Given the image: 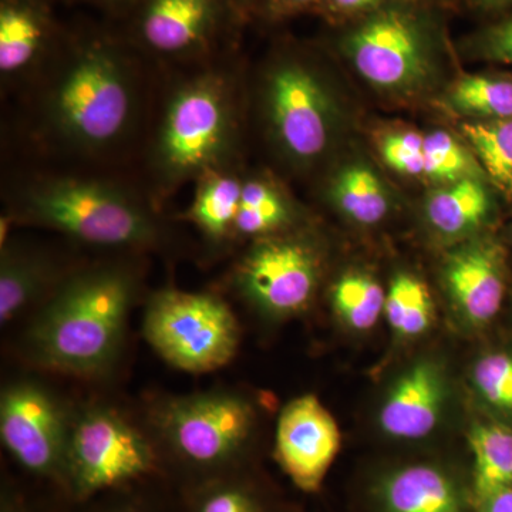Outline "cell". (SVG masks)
Masks as SVG:
<instances>
[{"label": "cell", "instance_id": "obj_1", "mask_svg": "<svg viewBox=\"0 0 512 512\" xmlns=\"http://www.w3.org/2000/svg\"><path fill=\"white\" fill-rule=\"evenodd\" d=\"M137 289L136 275L124 265L67 274L29 323L23 356L50 372L83 377L106 372L123 345Z\"/></svg>", "mask_w": 512, "mask_h": 512}, {"label": "cell", "instance_id": "obj_2", "mask_svg": "<svg viewBox=\"0 0 512 512\" xmlns=\"http://www.w3.org/2000/svg\"><path fill=\"white\" fill-rule=\"evenodd\" d=\"M136 82L126 55L104 36L77 40L45 100L47 126L63 143L99 153L119 143L134 119Z\"/></svg>", "mask_w": 512, "mask_h": 512}, {"label": "cell", "instance_id": "obj_3", "mask_svg": "<svg viewBox=\"0 0 512 512\" xmlns=\"http://www.w3.org/2000/svg\"><path fill=\"white\" fill-rule=\"evenodd\" d=\"M13 218L100 247L144 249L163 238L160 222L143 202L116 185L86 178L30 184Z\"/></svg>", "mask_w": 512, "mask_h": 512}, {"label": "cell", "instance_id": "obj_4", "mask_svg": "<svg viewBox=\"0 0 512 512\" xmlns=\"http://www.w3.org/2000/svg\"><path fill=\"white\" fill-rule=\"evenodd\" d=\"M157 448L187 487L237 473L255 427V410L245 397L227 390L164 397L151 409Z\"/></svg>", "mask_w": 512, "mask_h": 512}, {"label": "cell", "instance_id": "obj_5", "mask_svg": "<svg viewBox=\"0 0 512 512\" xmlns=\"http://www.w3.org/2000/svg\"><path fill=\"white\" fill-rule=\"evenodd\" d=\"M234 133V103L224 74L201 73L178 86L154 146V167L163 184L175 187L220 170Z\"/></svg>", "mask_w": 512, "mask_h": 512}, {"label": "cell", "instance_id": "obj_6", "mask_svg": "<svg viewBox=\"0 0 512 512\" xmlns=\"http://www.w3.org/2000/svg\"><path fill=\"white\" fill-rule=\"evenodd\" d=\"M434 20L409 0H390L345 30L340 50L370 86L392 94L419 90L433 72Z\"/></svg>", "mask_w": 512, "mask_h": 512}, {"label": "cell", "instance_id": "obj_7", "mask_svg": "<svg viewBox=\"0 0 512 512\" xmlns=\"http://www.w3.org/2000/svg\"><path fill=\"white\" fill-rule=\"evenodd\" d=\"M160 466L154 441L116 410L89 406L73 414L62 488L76 503L130 487Z\"/></svg>", "mask_w": 512, "mask_h": 512}, {"label": "cell", "instance_id": "obj_8", "mask_svg": "<svg viewBox=\"0 0 512 512\" xmlns=\"http://www.w3.org/2000/svg\"><path fill=\"white\" fill-rule=\"evenodd\" d=\"M143 335L165 362L188 373L221 369L239 345L237 316L224 299L180 289H163L151 296Z\"/></svg>", "mask_w": 512, "mask_h": 512}, {"label": "cell", "instance_id": "obj_9", "mask_svg": "<svg viewBox=\"0 0 512 512\" xmlns=\"http://www.w3.org/2000/svg\"><path fill=\"white\" fill-rule=\"evenodd\" d=\"M269 133L289 161L309 165L328 151L338 109L311 64L285 57L272 64L264 83Z\"/></svg>", "mask_w": 512, "mask_h": 512}, {"label": "cell", "instance_id": "obj_10", "mask_svg": "<svg viewBox=\"0 0 512 512\" xmlns=\"http://www.w3.org/2000/svg\"><path fill=\"white\" fill-rule=\"evenodd\" d=\"M73 414L35 380H16L0 396V437L23 470L63 487Z\"/></svg>", "mask_w": 512, "mask_h": 512}, {"label": "cell", "instance_id": "obj_11", "mask_svg": "<svg viewBox=\"0 0 512 512\" xmlns=\"http://www.w3.org/2000/svg\"><path fill=\"white\" fill-rule=\"evenodd\" d=\"M319 281L318 251L299 237L259 238L235 271V284L242 295L272 318L305 311Z\"/></svg>", "mask_w": 512, "mask_h": 512}, {"label": "cell", "instance_id": "obj_12", "mask_svg": "<svg viewBox=\"0 0 512 512\" xmlns=\"http://www.w3.org/2000/svg\"><path fill=\"white\" fill-rule=\"evenodd\" d=\"M235 10L234 0H141L133 33L153 55L185 59L205 52Z\"/></svg>", "mask_w": 512, "mask_h": 512}, {"label": "cell", "instance_id": "obj_13", "mask_svg": "<svg viewBox=\"0 0 512 512\" xmlns=\"http://www.w3.org/2000/svg\"><path fill=\"white\" fill-rule=\"evenodd\" d=\"M340 431L313 394L286 404L276 429L275 454L296 487L315 493L338 456Z\"/></svg>", "mask_w": 512, "mask_h": 512}, {"label": "cell", "instance_id": "obj_14", "mask_svg": "<svg viewBox=\"0 0 512 512\" xmlns=\"http://www.w3.org/2000/svg\"><path fill=\"white\" fill-rule=\"evenodd\" d=\"M503 249L491 241L468 242L444 264L451 301L470 325L484 326L500 312L505 292Z\"/></svg>", "mask_w": 512, "mask_h": 512}, {"label": "cell", "instance_id": "obj_15", "mask_svg": "<svg viewBox=\"0 0 512 512\" xmlns=\"http://www.w3.org/2000/svg\"><path fill=\"white\" fill-rule=\"evenodd\" d=\"M443 403L440 370L430 362L417 363L394 384L380 410V426L394 439H423L439 423Z\"/></svg>", "mask_w": 512, "mask_h": 512}, {"label": "cell", "instance_id": "obj_16", "mask_svg": "<svg viewBox=\"0 0 512 512\" xmlns=\"http://www.w3.org/2000/svg\"><path fill=\"white\" fill-rule=\"evenodd\" d=\"M46 0H0V73L12 80L42 62L55 39Z\"/></svg>", "mask_w": 512, "mask_h": 512}, {"label": "cell", "instance_id": "obj_17", "mask_svg": "<svg viewBox=\"0 0 512 512\" xmlns=\"http://www.w3.org/2000/svg\"><path fill=\"white\" fill-rule=\"evenodd\" d=\"M67 274L49 255L6 239L0 252V323L18 318L32 306L42 305Z\"/></svg>", "mask_w": 512, "mask_h": 512}, {"label": "cell", "instance_id": "obj_18", "mask_svg": "<svg viewBox=\"0 0 512 512\" xmlns=\"http://www.w3.org/2000/svg\"><path fill=\"white\" fill-rule=\"evenodd\" d=\"M389 512H464L453 481L430 466L403 468L383 488Z\"/></svg>", "mask_w": 512, "mask_h": 512}, {"label": "cell", "instance_id": "obj_19", "mask_svg": "<svg viewBox=\"0 0 512 512\" xmlns=\"http://www.w3.org/2000/svg\"><path fill=\"white\" fill-rule=\"evenodd\" d=\"M491 211V197L483 183L466 177L441 188L426 202L431 227L444 237H461L483 225Z\"/></svg>", "mask_w": 512, "mask_h": 512}, {"label": "cell", "instance_id": "obj_20", "mask_svg": "<svg viewBox=\"0 0 512 512\" xmlns=\"http://www.w3.org/2000/svg\"><path fill=\"white\" fill-rule=\"evenodd\" d=\"M242 181L235 175L214 170L198 178L194 200L185 218L197 225L211 242L232 234L241 202Z\"/></svg>", "mask_w": 512, "mask_h": 512}, {"label": "cell", "instance_id": "obj_21", "mask_svg": "<svg viewBox=\"0 0 512 512\" xmlns=\"http://www.w3.org/2000/svg\"><path fill=\"white\" fill-rule=\"evenodd\" d=\"M330 198L345 217L360 225H375L389 211V195L379 175L365 164L346 165L333 178Z\"/></svg>", "mask_w": 512, "mask_h": 512}, {"label": "cell", "instance_id": "obj_22", "mask_svg": "<svg viewBox=\"0 0 512 512\" xmlns=\"http://www.w3.org/2000/svg\"><path fill=\"white\" fill-rule=\"evenodd\" d=\"M474 487L481 500L512 485V431L501 424H477L470 431Z\"/></svg>", "mask_w": 512, "mask_h": 512}, {"label": "cell", "instance_id": "obj_23", "mask_svg": "<svg viewBox=\"0 0 512 512\" xmlns=\"http://www.w3.org/2000/svg\"><path fill=\"white\" fill-rule=\"evenodd\" d=\"M291 218V205L282 197L281 192L265 181H245L232 234L241 237H271L274 232L286 227Z\"/></svg>", "mask_w": 512, "mask_h": 512}, {"label": "cell", "instance_id": "obj_24", "mask_svg": "<svg viewBox=\"0 0 512 512\" xmlns=\"http://www.w3.org/2000/svg\"><path fill=\"white\" fill-rule=\"evenodd\" d=\"M384 315L390 328L402 338H416L429 330L434 303L427 286L416 276L400 274L386 292Z\"/></svg>", "mask_w": 512, "mask_h": 512}, {"label": "cell", "instance_id": "obj_25", "mask_svg": "<svg viewBox=\"0 0 512 512\" xmlns=\"http://www.w3.org/2000/svg\"><path fill=\"white\" fill-rule=\"evenodd\" d=\"M332 306L340 320L355 330H369L384 312L386 292L373 276L349 272L332 288Z\"/></svg>", "mask_w": 512, "mask_h": 512}, {"label": "cell", "instance_id": "obj_26", "mask_svg": "<svg viewBox=\"0 0 512 512\" xmlns=\"http://www.w3.org/2000/svg\"><path fill=\"white\" fill-rule=\"evenodd\" d=\"M458 113L488 120L512 119V80L471 74L461 77L448 97Z\"/></svg>", "mask_w": 512, "mask_h": 512}, {"label": "cell", "instance_id": "obj_27", "mask_svg": "<svg viewBox=\"0 0 512 512\" xmlns=\"http://www.w3.org/2000/svg\"><path fill=\"white\" fill-rule=\"evenodd\" d=\"M463 130L491 180L512 195V119L466 124Z\"/></svg>", "mask_w": 512, "mask_h": 512}, {"label": "cell", "instance_id": "obj_28", "mask_svg": "<svg viewBox=\"0 0 512 512\" xmlns=\"http://www.w3.org/2000/svg\"><path fill=\"white\" fill-rule=\"evenodd\" d=\"M185 504V512H265L261 498L237 473L190 485Z\"/></svg>", "mask_w": 512, "mask_h": 512}, {"label": "cell", "instance_id": "obj_29", "mask_svg": "<svg viewBox=\"0 0 512 512\" xmlns=\"http://www.w3.org/2000/svg\"><path fill=\"white\" fill-rule=\"evenodd\" d=\"M424 175L448 183L473 177L470 157L456 138L434 131L424 136Z\"/></svg>", "mask_w": 512, "mask_h": 512}, {"label": "cell", "instance_id": "obj_30", "mask_svg": "<svg viewBox=\"0 0 512 512\" xmlns=\"http://www.w3.org/2000/svg\"><path fill=\"white\" fill-rule=\"evenodd\" d=\"M473 380L485 402L512 413V355L491 353L481 357L474 367Z\"/></svg>", "mask_w": 512, "mask_h": 512}, {"label": "cell", "instance_id": "obj_31", "mask_svg": "<svg viewBox=\"0 0 512 512\" xmlns=\"http://www.w3.org/2000/svg\"><path fill=\"white\" fill-rule=\"evenodd\" d=\"M383 160L397 173L424 175V136L416 131H396L380 141Z\"/></svg>", "mask_w": 512, "mask_h": 512}, {"label": "cell", "instance_id": "obj_32", "mask_svg": "<svg viewBox=\"0 0 512 512\" xmlns=\"http://www.w3.org/2000/svg\"><path fill=\"white\" fill-rule=\"evenodd\" d=\"M471 45L481 59L512 66V9L480 30Z\"/></svg>", "mask_w": 512, "mask_h": 512}, {"label": "cell", "instance_id": "obj_33", "mask_svg": "<svg viewBox=\"0 0 512 512\" xmlns=\"http://www.w3.org/2000/svg\"><path fill=\"white\" fill-rule=\"evenodd\" d=\"M387 2L390 0H322L320 6H323L332 15L355 16L357 19L386 5Z\"/></svg>", "mask_w": 512, "mask_h": 512}, {"label": "cell", "instance_id": "obj_34", "mask_svg": "<svg viewBox=\"0 0 512 512\" xmlns=\"http://www.w3.org/2000/svg\"><path fill=\"white\" fill-rule=\"evenodd\" d=\"M322 0H262V6L268 15L274 18L292 15V13L301 12L312 6L320 5Z\"/></svg>", "mask_w": 512, "mask_h": 512}, {"label": "cell", "instance_id": "obj_35", "mask_svg": "<svg viewBox=\"0 0 512 512\" xmlns=\"http://www.w3.org/2000/svg\"><path fill=\"white\" fill-rule=\"evenodd\" d=\"M0 512H32L29 505L25 503L22 495L13 488L8 487L2 490V501H0Z\"/></svg>", "mask_w": 512, "mask_h": 512}, {"label": "cell", "instance_id": "obj_36", "mask_svg": "<svg viewBox=\"0 0 512 512\" xmlns=\"http://www.w3.org/2000/svg\"><path fill=\"white\" fill-rule=\"evenodd\" d=\"M483 512H512V488L487 498L484 501Z\"/></svg>", "mask_w": 512, "mask_h": 512}, {"label": "cell", "instance_id": "obj_37", "mask_svg": "<svg viewBox=\"0 0 512 512\" xmlns=\"http://www.w3.org/2000/svg\"><path fill=\"white\" fill-rule=\"evenodd\" d=\"M473 5L481 12L485 13H501L512 9V0H471Z\"/></svg>", "mask_w": 512, "mask_h": 512}, {"label": "cell", "instance_id": "obj_38", "mask_svg": "<svg viewBox=\"0 0 512 512\" xmlns=\"http://www.w3.org/2000/svg\"><path fill=\"white\" fill-rule=\"evenodd\" d=\"M87 2L100 6V8L123 12V10L136 9L141 0H87Z\"/></svg>", "mask_w": 512, "mask_h": 512}, {"label": "cell", "instance_id": "obj_39", "mask_svg": "<svg viewBox=\"0 0 512 512\" xmlns=\"http://www.w3.org/2000/svg\"><path fill=\"white\" fill-rule=\"evenodd\" d=\"M104 512H150L147 508H144L141 504L136 503H124L116 505V507L110 508L109 511Z\"/></svg>", "mask_w": 512, "mask_h": 512}, {"label": "cell", "instance_id": "obj_40", "mask_svg": "<svg viewBox=\"0 0 512 512\" xmlns=\"http://www.w3.org/2000/svg\"><path fill=\"white\" fill-rule=\"evenodd\" d=\"M261 2L262 0H234L235 5L238 9L245 8V6L252 5V3Z\"/></svg>", "mask_w": 512, "mask_h": 512}]
</instances>
